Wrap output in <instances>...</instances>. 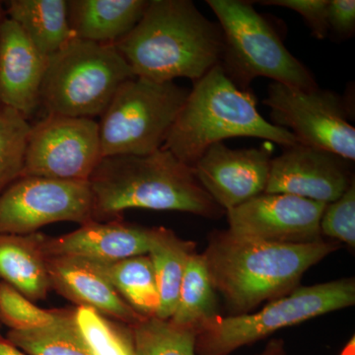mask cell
Here are the masks:
<instances>
[{
	"instance_id": "obj_1",
	"label": "cell",
	"mask_w": 355,
	"mask_h": 355,
	"mask_svg": "<svg viewBox=\"0 0 355 355\" xmlns=\"http://www.w3.org/2000/svg\"><path fill=\"white\" fill-rule=\"evenodd\" d=\"M336 241L275 244L236 234L210 233L202 253L210 280L232 315L251 313L299 287L308 270L335 253Z\"/></svg>"
},
{
	"instance_id": "obj_2",
	"label": "cell",
	"mask_w": 355,
	"mask_h": 355,
	"mask_svg": "<svg viewBox=\"0 0 355 355\" xmlns=\"http://www.w3.org/2000/svg\"><path fill=\"white\" fill-rule=\"evenodd\" d=\"M135 76L155 83H193L221 64L220 25L190 0H150L137 26L114 44Z\"/></svg>"
},
{
	"instance_id": "obj_3",
	"label": "cell",
	"mask_w": 355,
	"mask_h": 355,
	"mask_svg": "<svg viewBox=\"0 0 355 355\" xmlns=\"http://www.w3.org/2000/svg\"><path fill=\"white\" fill-rule=\"evenodd\" d=\"M93 220L123 219L128 209L181 211L219 219L225 211L202 188L195 170L169 150L101 159L89 178Z\"/></svg>"
},
{
	"instance_id": "obj_4",
	"label": "cell",
	"mask_w": 355,
	"mask_h": 355,
	"mask_svg": "<svg viewBox=\"0 0 355 355\" xmlns=\"http://www.w3.org/2000/svg\"><path fill=\"white\" fill-rule=\"evenodd\" d=\"M233 137L270 140L284 148L298 144L286 128L265 120L254 96L238 87L218 64L193 83L162 148L193 168L212 144Z\"/></svg>"
},
{
	"instance_id": "obj_5",
	"label": "cell",
	"mask_w": 355,
	"mask_h": 355,
	"mask_svg": "<svg viewBox=\"0 0 355 355\" xmlns=\"http://www.w3.org/2000/svg\"><path fill=\"white\" fill-rule=\"evenodd\" d=\"M132 77L114 44L73 38L48 58L40 104L48 114L94 120Z\"/></svg>"
},
{
	"instance_id": "obj_6",
	"label": "cell",
	"mask_w": 355,
	"mask_h": 355,
	"mask_svg": "<svg viewBox=\"0 0 355 355\" xmlns=\"http://www.w3.org/2000/svg\"><path fill=\"white\" fill-rule=\"evenodd\" d=\"M354 304V277L297 287L257 312L226 317L217 315L203 322L198 327L196 354L231 355L275 331Z\"/></svg>"
},
{
	"instance_id": "obj_7",
	"label": "cell",
	"mask_w": 355,
	"mask_h": 355,
	"mask_svg": "<svg viewBox=\"0 0 355 355\" xmlns=\"http://www.w3.org/2000/svg\"><path fill=\"white\" fill-rule=\"evenodd\" d=\"M224 37L221 67L238 87L247 90L257 77L312 90L318 88L310 70L289 53L277 33L254 10L252 2L207 0Z\"/></svg>"
},
{
	"instance_id": "obj_8",
	"label": "cell",
	"mask_w": 355,
	"mask_h": 355,
	"mask_svg": "<svg viewBox=\"0 0 355 355\" xmlns=\"http://www.w3.org/2000/svg\"><path fill=\"white\" fill-rule=\"evenodd\" d=\"M188 94L174 81L128 79L100 116L102 158L146 155L162 148Z\"/></svg>"
},
{
	"instance_id": "obj_9",
	"label": "cell",
	"mask_w": 355,
	"mask_h": 355,
	"mask_svg": "<svg viewBox=\"0 0 355 355\" xmlns=\"http://www.w3.org/2000/svg\"><path fill=\"white\" fill-rule=\"evenodd\" d=\"M263 104L272 125L286 128L299 144L355 160V128L343 100L331 91L292 87L273 83Z\"/></svg>"
},
{
	"instance_id": "obj_10",
	"label": "cell",
	"mask_w": 355,
	"mask_h": 355,
	"mask_svg": "<svg viewBox=\"0 0 355 355\" xmlns=\"http://www.w3.org/2000/svg\"><path fill=\"white\" fill-rule=\"evenodd\" d=\"M101 159L97 121L48 114L31 125L22 176L88 181Z\"/></svg>"
},
{
	"instance_id": "obj_11",
	"label": "cell",
	"mask_w": 355,
	"mask_h": 355,
	"mask_svg": "<svg viewBox=\"0 0 355 355\" xmlns=\"http://www.w3.org/2000/svg\"><path fill=\"white\" fill-rule=\"evenodd\" d=\"M92 220L88 181L22 176L0 193V233L28 235L55 222Z\"/></svg>"
},
{
	"instance_id": "obj_12",
	"label": "cell",
	"mask_w": 355,
	"mask_h": 355,
	"mask_svg": "<svg viewBox=\"0 0 355 355\" xmlns=\"http://www.w3.org/2000/svg\"><path fill=\"white\" fill-rule=\"evenodd\" d=\"M326 203L286 193H261L225 212L229 230L275 244H308L323 239L320 222Z\"/></svg>"
},
{
	"instance_id": "obj_13",
	"label": "cell",
	"mask_w": 355,
	"mask_h": 355,
	"mask_svg": "<svg viewBox=\"0 0 355 355\" xmlns=\"http://www.w3.org/2000/svg\"><path fill=\"white\" fill-rule=\"evenodd\" d=\"M272 149H231L212 144L193 166L202 188L224 211L265 193L270 176Z\"/></svg>"
},
{
	"instance_id": "obj_14",
	"label": "cell",
	"mask_w": 355,
	"mask_h": 355,
	"mask_svg": "<svg viewBox=\"0 0 355 355\" xmlns=\"http://www.w3.org/2000/svg\"><path fill=\"white\" fill-rule=\"evenodd\" d=\"M354 181L347 160L297 144L270 161L265 193H286L328 205L338 200Z\"/></svg>"
},
{
	"instance_id": "obj_15",
	"label": "cell",
	"mask_w": 355,
	"mask_h": 355,
	"mask_svg": "<svg viewBox=\"0 0 355 355\" xmlns=\"http://www.w3.org/2000/svg\"><path fill=\"white\" fill-rule=\"evenodd\" d=\"M48 58L8 17L0 26V104L30 118L40 106Z\"/></svg>"
},
{
	"instance_id": "obj_16",
	"label": "cell",
	"mask_w": 355,
	"mask_h": 355,
	"mask_svg": "<svg viewBox=\"0 0 355 355\" xmlns=\"http://www.w3.org/2000/svg\"><path fill=\"white\" fill-rule=\"evenodd\" d=\"M153 227L123 219L92 220L60 237L44 238L48 257H67L92 261H116L148 254Z\"/></svg>"
},
{
	"instance_id": "obj_17",
	"label": "cell",
	"mask_w": 355,
	"mask_h": 355,
	"mask_svg": "<svg viewBox=\"0 0 355 355\" xmlns=\"http://www.w3.org/2000/svg\"><path fill=\"white\" fill-rule=\"evenodd\" d=\"M48 272L51 289L77 307L91 308L125 326L144 319L121 297L106 277L83 260L48 257Z\"/></svg>"
},
{
	"instance_id": "obj_18",
	"label": "cell",
	"mask_w": 355,
	"mask_h": 355,
	"mask_svg": "<svg viewBox=\"0 0 355 355\" xmlns=\"http://www.w3.org/2000/svg\"><path fill=\"white\" fill-rule=\"evenodd\" d=\"M147 0H67L73 38L114 44L141 19Z\"/></svg>"
},
{
	"instance_id": "obj_19",
	"label": "cell",
	"mask_w": 355,
	"mask_h": 355,
	"mask_svg": "<svg viewBox=\"0 0 355 355\" xmlns=\"http://www.w3.org/2000/svg\"><path fill=\"white\" fill-rule=\"evenodd\" d=\"M46 236L0 233V282H6L33 302L44 300L51 291Z\"/></svg>"
},
{
	"instance_id": "obj_20",
	"label": "cell",
	"mask_w": 355,
	"mask_h": 355,
	"mask_svg": "<svg viewBox=\"0 0 355 355\" xmlns=\"http://www.w3.org/2000/svg\"><path fill=\"white\" fill-rule=\"evenodd\" d=\"M6 15L17 23L27 38L46 58L73 39L69 22L67 0H10Z\"/></svg>"
},
{
	"instance_id": "obj_21",
	"label": "cell",
	"mask_w": 355,
	"mask_h": 355,
	"mask_svg": "<svg viewBox=\"0 0 355 355\" xmlns=\"http://www.w3.org/2000/svg\"><path fill=\"white\" fill-rule=\"evenodd\" d=\"M196 243L182 239L172 230L153 227L148 256L157 282L160 305L156 317L169 320L176 309L180 288Z\"/></svg>"
},
{
	"instance_id": "obj_22",
	"label": "cell",
	"mask_w": 355,
	"mask_h": 355,
	"mask_svg": "<svg viewBox=\"0 0 355 355\" xmlns=\"http://www.w3.org/2000/svg\"><path fill=\"white\" fill-rule=\"evenodd\" d=\"M84 261L106 277L137 314L144 318L156 317L160 297L153 261L148 254L116 261Z\"/></svg>"
},
{
	"instance_id": "obj_23",
	"label": "cell",
	"mask_w": 355,
	"mask_h": 355,
	"mask_svg": "<svg viewBox=\"0 0 355 355\" xmlns=\"http://www.w3.org/2000/svg\"><path fill=\"white\" fill-rule=\"evenodd\" d=\"M6 338L28 355H93L77 326L76 308L60 309L48 326L9 331Z\"/></svg>"
},
{
	"instance_id": "obj_24",
	"label": "cell",
	"mask_w": 355,
	"mask_h": 355,
	"mask_svg": "<svg viewBox=\"0 0 355 355\" xmlns=\"http://www.w3.org/2000/svg\"><path fill=\"white\" fill-rule=\"evenodd\" d=\"M218 315V300L202 254L189 259L180 288L173 323L198 328L203 322Z\"/></svg>"
},
{
	"instance_id": "obj_25",
	"label": "cell",
	"mask_w": 355,
	"mask_h": 355,
	"mask_svg": "<svg viewBox=\"0 0 355 355\" xmlns=\"http://www.w3.org/2000/svg\"><path fill=\"white\" fill-rule=\"evenodd\" d=\"M128 328L135 355H197L195 327L153 317L144 318Z\"/></svg>"
},
{
	"instance_id": "obj_26",
	"label": "cell",
	"mask_w": 355,
	"mask_h": 355,
	"mask_svg": "<svg viewBox=\"0 0 355 355\" xmlns=\"http://www.w3.org/2000/svg\"><path fill=\"white\" fill-rule=\"evenodd\" d=\"M76 319L93 355H135L128 326L88 307H76Z\"/></svg>"
},
{
	"instance_id": "obj_27",
	"label": "cell",
	"mask_w": 355,
	"mask_h": 355,
	"mask_svg": "<svg viewBox=\"0 0 355 355\" xmlns=\"http://www.w3.org/2000/svg\"><path fill=\"white\" fill-rule=\"evenodd\" d=\"M30 128L25 116L0 104V193L22 176Z\"/></svg>"
},
{
	"instance_id": "obj_28",
	"label": "cell",
	"mask_w": 355,
	"mask_h": 355,
	"mask_svg": "<svg viewBox=\"0 0 355 355\" xmlns=\"http://www.w3.org/2000/svg\"><path fill=\"white\" fill-rule=\"evenodd\" d=\"M58 310H44L12 286L0 282V322L10 331H30L48 326L57 319Z\"/></svg>"
},
{
	"instance_id": "obj_29",
	"label": "cell",
	"mask_w": 355,
	"mask_h": 355,
	"mask_svg": "<svg viewBox=\"0 0 355 355\" xmlns=\"http://www.w3.org/2000/svg\"><path fill=\"white\" fill-rule=\"evenodd\" d=\"M321 234L334 241L355 247V184H350L335 202L328 203L321 222Z\"/></svg>"
},
{
	"instance_id": "obj_30",
	"label": "cell",
	"mask_w": 355,
	"mask_h": 355,
	"mask_svg": "<svg viewBox=\"0 0 355 355\" xmlns=\"http://www.w3.org/2000/svg\"><path fill=\"white\" fill-rule=\"evenodd\" d=\"M330 0H265L263 6H279L291 9L300 14L315 38L322 40L330 32L328 22V7Z\"/></svg>"
},
{
	"instance_id": "obj_31",
	"label": "cell",
	"mask_w": 355,
	"mask_h": 355,
	"mask_svg": "<svg viewBox=\"0 0 355 355\" xmlns=\"http://www.w3.org/2000/svg\"><path fill=\"white\" fill-rule=\"evenodd\" d=\"M328 22L330 31L338 36L352 37L355 30L354 0H330Z\"/></svg>"
},
{
	"instance_id": "obj_32",
	"label": "cell",
	"mask_w": 355,
	"mask_h": 355,
	"mask_svg": "<svg viewBox=\"0 0 355 355\" xmlns=\"http://www.w3.org/2000/svg\"><path fill=\"white\" fill-rule=\"evenodd\" d=\"M256 355H288L286 343L282 338H272L266 343V347Z\"/></svg>"
},
{
	"instance_id": "obj_33",
	"label": "cell",
	"mask_w": 355,
	"mask_h": 355,
	"mask_svg": "<svg viewBox=\"0 0 355 355\" xmlns=\"http://www.w3.org/2000/svg\"><path fill=\"white\" fill-rule=\"evenodd\" d=\"M0 355H28L24 352L16 347L7 338L0 336Z\"/></svg>"
},
{
	"instance_id": "obj_34",
	"label": "cell",
	"mask_w": 355,
	"mask_h": 355,
	"mask_svg": "<svg viewBox=\"0 0 355 355\" xmlns=\"http://www.w3.org/2000/svg\"><path fill=\"white\" fill-rule=\"evenodd\" d=\"M338 355H355V338L352 336Z\"/></svg>"
},
{
	"instance_id": "obj_35",
	"label": "cell",
	"mask_w": 355,
	"mask_h": 355,
	"mask_svg": "<svg viewBox=\"0 0 355 355\" xmlns=\"http://www.w3.org/2000/svg\"><path fill=\"white\" fill-rule=\"evenodd\" d=\"M6 8H4V4L0 1V26H1L2 21L6 18Z\"/></svg>"
}]
</instances>
